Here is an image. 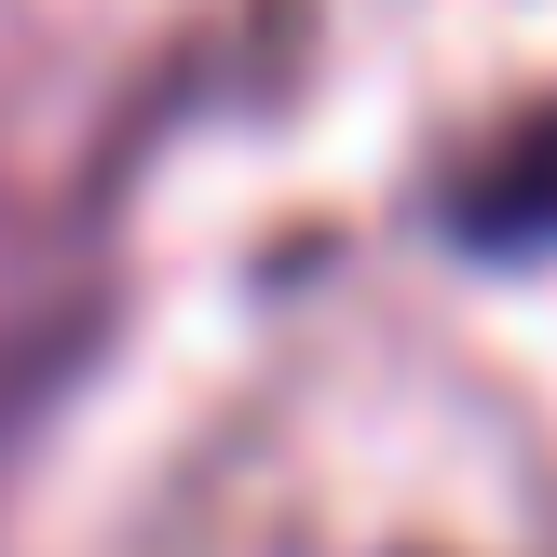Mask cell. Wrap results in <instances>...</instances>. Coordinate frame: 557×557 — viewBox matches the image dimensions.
Returning <instances> with one entry per match:
<instances>
[{"label":"cell","mask_w":557,"mask_h":557,"mask_svg":"<svg viewBox=\"0 0 557 557\" xmlns=\"http://www.w3.org/2000/svg\"><path fill=\"white\" fill-rule=\"evenodd\" d=\"M435 232H449L462 259H557V109L517 150H490L476 177L435 190Z\"/></svg>","instance_id":"cell-1"}]
</instances>
